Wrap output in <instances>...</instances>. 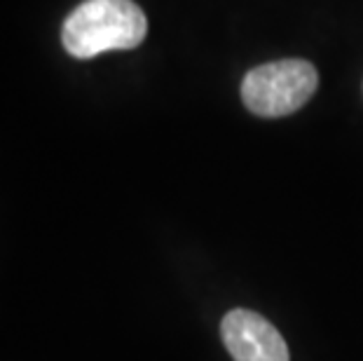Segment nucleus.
<instances>
[{"instance_id":"2","label":"nucleus","mask_w":363,"mask_h":361,"mask_svg":"<svg viewBox=\"0 0 363 361\" xmlns=\"http://www.w3.org/2000/svg\"><path fill=\"white\" fill-rule=\"evenodd\" d=\"M319 84L316 68L305 59L269 61L246 73L244 106L258 118H284L310 101Z\"/></svg>"},{"instance_id":"3","label":"nucleus","mask_w":363,"mask_h":361,"mask_svg":"<svg viewBox=\"0 0 363 361\" xmlns=\"http://www.w3.org/2000/svg\"><path fill=\"white\" fill-rule=\"evenodd\" d=\"M220 335L235 361H291L281 333L258 312L244 307L228 312L223 317Z\"/></svg>"},{"instance_id":"1","label":"nucleus","mask_w":363,"mask_h":361,"mask_svg":"<svg viewBox=\"0 0 363 361\" xmlns=\"http://www.w3.org/2000/svg\"><path fill=\"white\" fill-rule=\"evenodd\" d=\"M148 33V19L134 0H84L68 14L61 43L75 59L111 50H134Z\"/></svg>"}]
</instances>
